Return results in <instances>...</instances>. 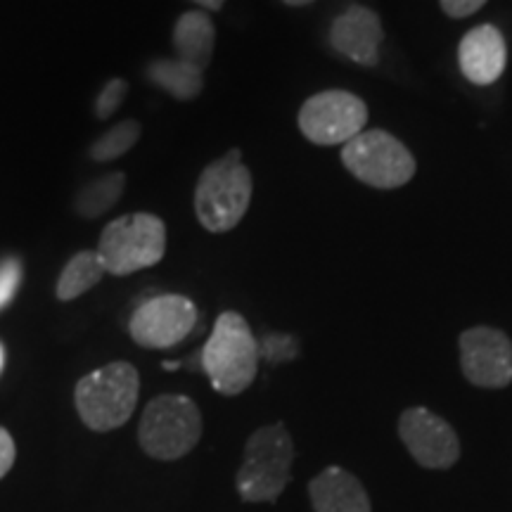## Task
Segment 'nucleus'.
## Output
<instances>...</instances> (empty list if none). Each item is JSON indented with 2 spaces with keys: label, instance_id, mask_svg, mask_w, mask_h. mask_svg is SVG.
Segmentation results:
<instances>
[{
  "label": "nucleus",
  "instance_id": "11",
  "mask_svg": "<svg viewBox=\"0 0 512 512\" xmlns=\"http://www.w3.org/2000/svg\"><path fill=\"white\" fill-rule=\"evenodd\" d=\"M460 370L479 389H503L512 382V339L491 325L467 328L458 339Z\"/></svg>",
  "mask_w": 512,
  "mask_h": 512
},
{
  "label": "nucleus",
  "instance_id": "23",
  "mask_svg": "<svg viewBox=\"0 0 512 512\" xmlns=\"http://www.w3.org/2000/svg\"><path fill=\"white\" fill-rule=\"evenodd\" d=\"M15 460H17L15 439H12V434L5 430V427H0V479L8 477V472L12 470V465H15Z\"/></svg>",
  "mask_w": 512,
  "mask_h": 512
},
{
  "label": "nucleus",
  "instance_id": "14",
  "mask_svg": "<svg viewBox=\"0 0 512 512\" xmlns=\"http://www.w3.org/2000/svg\"><path fill=\"white\" fill-rule=\"evenodd\" d=\"M309 501L313 512H373L361 479L339 465L325 467L311 479Z\"/></svg>",
  "mask_w": 512,
  "mask_h": 512
},
{
  "label": "nucleus",
  "instance_id": "3",
  "mask_svg": "<svg viewBox=\"0 0 512 512\" xmlns=\"http://www.w3.org/2000/svg\"><path fill=\"white\" fill-rule=\"evenodd\" d=\"M140 375L128 361L107 363L76 382L74 406L83 425L93 432L119 430L138 406Z\"/></svg>",
  "mask_w": 512,
  "mask_h": 512
},
{
  "label": "nucleus",
  "instance_id": "26",
  "mask_svg": "<svg viewBox=\"0 0 512 512\" xmlns=\"http://www.w3.org/2000/svg\"><path fill=\"white\" fill-rule=\"evenodd\" d=\"M287 5H294V8H302V5H309L313 0H283Z\"/></svg>",
  "mask_w": 512,
  "mask_h": 512
},
{
  "label": "nucleus",
  "instance_id": "1",
  "mask_svg": "<svg viewBox=\"0 0 512 512\" xmlns=\"http://www.w3.org/2000/svg\"><path fill=\"white\" fill-rule=\"evenodd\" d=\"M259 342L238 311H223L202 349V368L223 396L247 392L259 373Z\"/></svg>",
  "mask_w": 512,
  "mask_h": 512
},
{
  "label": "nucleus",
  "instance_id": "15",
  "mask_svg": "<svg viewBox=\"0 0 512 512\" xmlns=\"http://www.w3.org/2000/svg\"><path fill=\"white\" fill-rule=\"evenodd\" d=\"M216 29L207 12H185L174 27V48L178 60L190 64V67L204 69L209 67L214 57Z\"/></svg>",
  "mask_w": 512,
  "mask_h": 512
},
{
  "label": "nucleus",
  "instance_id": "25",
  "mask_svg": "<svg viewBox=\"0 0 512 512\" xmlns=\"http://www.w3.org/2000/svg\"><path fill=\"white\" fill-rule=\"evenodd\" d=\"M197 5H202V8H207V10H221L223 5H226V0H195Z\"/></svg>",
  "mask_w": 512,
  "mask_h": 512
},
{
  "label": "nucleus",
  "instance_id": "21",
  "mask_svg": "<svg viewBox=\"0 0 512 512\" xmlns=\"http://www.w3.org/2000/svg\"><path fill=\"white\" fill-rule=\"evenodd\" d=\"M22 283V266L17 259H8L0 264V309L8 306Z\"/></svg>",
  "mask_w": 512,
  "mask_h": 512
},
{
  "label": "nucleus",
  "instance_id": "12",
  "mask_svg": "<svg viewBox=\"0 0 512 512\" xmlns=\"http://www.w3.org/2000/svg\"><path fill=\"white\" fill-rule=\"evenodd\" d=\"M382 38L384 31L380 17L363 5H351L332 22L330 29L332 48L361 67H377Z\"/></svg>",
  "mask_w": 512,
  "mask_h": 512
},
{
  "label": "nucleus",
  "instance_id": "6",
  "mask_svg": "<svg viewBox=\"0 0 512 512\" xmlns=\"http://www.w3.org/2000/svg\"><path fill=\"white\" fill-rule=\"evenodd\" d=\"M166 252V226L155 214L119 216L102 230L98 256L107 273L131 275L157 266Z\"/></svg>",
  "mask_w": 512,
  "mask_h": 512
},
{
  "label": "nucleus",
  "instance_id": "20",
  "mask_svg": "<svg viewBox=\"0 0 512 512\" xmlns=\"http://www.w3.org/2000/svg\"><path fill=\"white\" fill-rule=\"evenodd\" d=\"M126 91L128 83L124 79H112L107 83L100 91L98 100H95V114H98V119H110L112 114L119 110L121 100L126 98Z\"/></svg>",
  "mask_w": 512,
  "mask_h": 512
},
{
  "label": "nucleus",
  "instance_id": "7",
  "mask_svg": "<svg viewBox=\"0 0 512 512\" xmlns=\"http://www.w3.org/2000/svg\"><path fill=\"white\" fill-rule=\"evenodd\" d=\"M342 164L361 183L377 190H394L415 176V157L392 133L373 131L358 133L342 147Z\"/></svg>",
  "mask_w": 512,
  "mask_h": 512
},
{
  "label": "nucleus",
  "instance_id": "27",
  "mask_svg": "<svg viewBox=\"0 0 512 512\" xmlns=\"http://www.w3.org/2000/svg\"><path fill=\"white\" fill-rule=\"evenodd\" d=\"M0 368H3V347H0Z\"/></svg>",
  "mask_w": 512,
  "mask_h": 512
},
{
  "label": "nucleus",
  "instance_id": "16",
  "mask_svg": "<svg viewBox=\"0 0 512 512\" xmlns=\"http://www.w3.org/2000/svg\"><path fill=\"white\" fill-rule=\"evenodd\" d=\"M105 266H102L98 252H79L67 261L62 268L60 280L55 285V294L60 302H74L81 294L93 290L95 285L105 278Z\"/></svg>",
  "mask_w": 512,
  "mask_h": 512
},
{
  "label": "nucleus",
  "instance_id": "5",
  "mask_svg": "<svg viewBox=\"0 0 512 512\" xmlns=\"http://www.w3.org/2000/svg\"><path fill=\"white\" fill-rule=\"evenodd\" d=\"M202 411L185 394H159L145 406L138 422V444L152 460H181L200 444Z\"/></svg>",
  "mask_w": 512,
  "mask_h": 512
},
{
  "label": "nucleus",
  "instance_id": "9",
  "mask_svg": "<svg viewBox=\"0 0 512 512\" xmlns=\"http://www.w3.org/2000/svg\"><path fill=\"white\" fill-rule=\"evenodd\" d=\"M401 444L420 467L444 472L460 460V437L453 425L430 408H406L396 422Z\"/></svg>",
  "mask_w": 512,
  "mask_h": 512
},
{
  "label": "nucleus",
  "instance_id": "4",
  "mask_svg": "<svg viewBox=\"0 0 512 512\" xmlns=\"http://www.w3.org/2000/svg\"><path fill=\"white\" fill-rule=\"evenodd\" d=\"M252 202V174L235 147L202 171L195 188V214L209 233H228L245 219Z\"/></svg>",
  "mask_w": 512,
  "mask_h": 512
},
{
  "label": "nucleus",
  "instance_id": "8",
  "mask_svg": "<svg viewBox=\"0 0 512 512\" xmlns=\"http://www.w3.org/2000/svg\"><path fill=\"white\" fill-rule=\"evenodd\" d=\"M368 124V107L349 91H323L311 95L299 110V131L313 145H347Z\"/></svg>",
  "mask_w": 512,
  "mask_h": 512
},
{
  "label": "nucleus",
  "instance_id": "19",
  "mask_svg": "<svg viewBox=\"0 0 512 512\" xmlns=\"http://www.w3.org/2000/svg\"><path fill=\"white\" fill-rule=\"evenodd\" d=\"M140 138V124L138 121H121V124L112 126L110 131H105L102 136L91 145V157L95 162L105 164L112 159H119L126 155Z\"/></svg>",
  "mask_w": 512,
  "mask_h": 512
},
{
  "label": "nucleus",
  "instance_id": "18",
  "mask_svg": "<svg viewBox=\"0 0 512 512\" xmlns=\"http://www.w3.org/2000/svg\"><path fill=\"white\" fill-rule=\"evenodd\" d=\"M126 188V176L121 171L114 174H105L95 178L76 195V214L83 219H98V216L107 214L114 204L119 202L121 192Z\"/></svg>",
  "mask_w": 512,
  "mask_h": 512
},
{
  "label": "nucleus",
  "instance_id": "10",
  "mask_svg": "<svg viewBox=\"0 0 512 512\" xmlns=\"http://www.w3.org/2000/svg\"><path fill=\"white\" fill-rule=\"evenodd\" d=\"M197 325V306L183 294H159L131 313L128 335L143 349H171Z\"/></svg>",
  "mask_w": 512,
  "mask_h": 512
},
{
  "label": "nucleus",
  "instance_id": "17",
  "mask_svg": "<svg viewBox=\"0 0 512 512\" xmlns=\"http://www.w3.org/2000/svg\"><path fill=\"white\" fill-rule=\"evenodd\" d=\"M147 79L178 100L197 98L204 88V72L181 60H155L147 67Z\"/></svg>",
  "mask_w": 512,
  "mask_h": 512
},
{
  "label": "nucleus",
  "instance_id": "13",
  "mask_svg": "<svg viewBox=\"0 0 512 512\" xmlns=\"http://www.w3.org/2000/svg\"><path fill=\"white\" fill-rule=\"evenodd\" d=\"M460 72L475 86H491L508 64V43L494 24L470 29L458 46Z\"/></svg>",
  "mask_w": 512,
  "mask_h": 512
},
{
  "label": "nucleus",
  "instance_id": "24",
  "mask_svg": "<svg viewBox=\"0 0 512 512\" xmlns=\"http://www.w3.org/2000/svg\"><path fill=\"white\" fill-rule=\"evenodd\" d=\"M439 3L448 17L465 19V17L475 15L477 10H482L486 0H439Z\"/></svg>",
  "mask_w": 512,
  "mask_h": 512
},
{
  "label": "nucleus",
  "instance_id": "2",
  "mask_svg": "<svg viewBox=\"0 0 512 512\" xmlns=\"http://www.w3.org/2000/svg\"><path fill=\"white\" fill-rule=\"evenodd\" d=\"M294 441L285 422L249 434L235 486L245 503H275L292 482Z\"/></svg>",
  "mask_w": 512,
  "mask_h": 512
},
{
  "label": "nucleus",
  "instance_id": "22",
  "mask_svg": "<svg viewBox=\"0 0 512 512\" xmlns=\"http://www.w3.org/2000/svg\"><path fill=\"white\" fill-rule=\"evenodd\" d=\"M259 354L273 363L290 361L292 356H297V344H294L292 337L271 335L264 344H259Z\"/></svg>",
  "mask_w": 512,
  "mask_h": 512
}]
</instances>
